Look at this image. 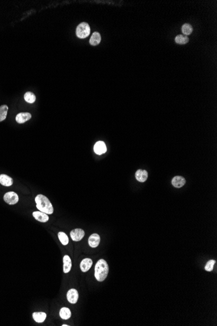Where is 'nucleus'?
Returning <instances> with one entry per match:
<instances>
[{
    "label": "nucleus",
    "mask_w": 217,
    "mask_h": 326,
    "mask_svg": "<svg viewBox=\"0 0 217 326\" xmlns=\"http://www.w3.org/2000/svg\"><path fill=\"white\" fill-rule=\"evenodd\" d=\"M109 273V266L104 259L99 260L95 266L94 276L99 282L103 281L107 278Z\"/></svg>",
    "instance_id": "nucleus-2"
},
{
    "label": "nucleus",
    "mask_w": 217,
    "mask_h": 326,
    "mask_svg": "<svg viewBox=\"0 0 217 326\" xmlns=\"http://www.w3.org/2000/svg\"><path fill=\"white\" fill-rule=\"evenodd\" d=\"M0 184L4 186H11L13 184V180L7 175H0Z\"/></svg>",
    "instance_id": "nucleus-14"
},
{
    "label": "nucleus",
    "mask_w": 217,
    "mask_h": 326,
    "mask_svg": "<svg viewBox=\"0 0 217 326\" xmlns=\"http://www.w3.org/2000/svg\"><path fill=\"white\" fill-rule=\"evenodd\" d=\"M58 237H59V239L60 242H61V243L62 244V245L66 246L67 244L68 243V242H69L68 238L67 236V235L65 232H59L58 233Z\"/></svg>",
    "instance_id": "nucleus-21"
},
{
    "label": "nucleus",
    "mask_w": 217,
    "mask_h": 326,
    "mask_svg": "<svg viewBox=\"0 0 217 326\" xmlns=\"http://www.w3.org/2000/svg\"><path fill=\"white\" fill-rule=\"evenodd\" d=\"M33 215L34 217L35 220L37 221L42 223H46L49 220V217L48 214H45L44 212H42L40 211H37L34 212L33 213Z\"/></svg>",
    "instance_id": "nucleus-10"
},
{
    "label": "nucleus",
    "mask_w": 217,
    "mask_h": 326,
    "mask_svg": "<svg viewBox=\"0 0 217 326\" xmlns=\"http://www.w3.org/2000/svg\"><path fill=\"white\" fill-rule=\"evenodd\" d=\"M67 299L68 301L71 303V304H75L77 303L78 298H79V294L77 290L74 288H71L67 292Z\"/></svg>",
    "instance_id": "nucleus-6"
},
{
    "label": "nucleus",
    "mask_w": 217,
    "mask_h": 326,
    "mask_svg": "<svg viewBox=\"0 0 217 326\" xmlns=\"http://www.w3.org/2000/svg\"><path fill=\"white\" fill-rule=\"evenodd\" d=\"M8 106L7 105H2L0 106V122L4 121L7 115Z\"/></svg>",
    "instance_id": "nucleus-19"
},
{
    "label": "nucleus",
    "mask_w": 217,
    "mask_h": 326,
    "mask_svg": "<svg viewBox=\"0 0 217 326\" xmlns=\"http://www.w3.org/2000/svg\"><path fill=\"white\" fill-rule=\"evenodd\" d=\"M33 318L36 322L42 323L46 318V314L43 312H33Z\"/></svg>",
    "instance_id": "nucleus-16"
},
{
    "label": "nucleus",
    "mask_w": 217,
    "mask_h": 326,
    "mask_svg": "<svg viewBox=\"0 0 217 326\" xmlns=\"http://www.w3.org/2000/svg\"><path fill=\"white\" fill-rule=\"evenodd\" d=\"M148 172L146 170H142V169H139L136 173H135V177L136 179L140 182H144L147 180L148 178Z\"/></svg>",
    "instance_id": "nucleus-12"
},
{
    "label": "nucleus",
    "mask_w": 217,
    "mask_h": 326,
    "mask_svg": "<svg viewBox=\"0 0 217 326\" xmlns=\"http://www.w3.org/2000/svg\"><path fill=\"white\" fill-rule=\"evenodd\" d=\"M93 266V260L90 258H85L81 261L80 264V268L83 272H87Z\"/></svg>",
    "instance_id": "nucleus-11"
},
{
    "label": "nucleus",
    "mask_w": 217,
    "mask_h": 326,
    "mask_svg": "<svg viewBox=\"0 0 217 326\" xmlns=\"http://www.w3.org/2000/svg\"><path fill=\"white\" fill-rule=\"evenodd\" d=\"M182 31L183 33L185 35H191L193 31V28L191 25L189 24H185L182 28Z\"/></svg>",
    "instance_id": "nucleus-23"
},
{
    "label": "nucleus",
    "mask_w": 217,
    "mask_h": 326,
    "mask_svg": "<svg viewBox=\"0 0 217 326\" xmlns=\"http://www.w3.org/2000/svg\"><path fill=\"white\" fill-rule=\"evenodd\" d=\"M216 261L214 260H210L207 262V264L205 266V269L207 271H211L214 268V265L215 264Z\"/></svg>",
    "instance_id": "nucleus-24"
},
{
    "label": "nucleus",
    "mask_w": 217,
    "mask_h": 326,
    "mask_svg": "<svg viewBox=\"0 0 217 326\" xmlns=\"http://www.w3.org/2000/svg\"><path fill=\"white\" fill-rule=\"evenodd\" d=\"M99 242H100V236L98 234H92L88 238L89 246L93 248L97 247L99 246Z\"/></svg>",
    "instance_id": "nucleus-9"
},
{
    "label": "nucleus",
    "mask_w": 217,
    "mask_h": 326,
    "mask_svg": "<svg viewBox=\"0 0 217 326\" xmlns=\"http://www.w3.org/2000/svg\"><path fill=\"white\" fill-rule=\"evenodd\" d=\"M90 28L89 25L86 22L81 23L76 28V35L79 39H85L90 35Z\"/></svg>",
    "instance_id": "nucleus-3"
},
{
    "label": "nucleus",
    "mask_w": 217,
    "mask_h": 326,
    "mask_svg": "<svg viewBox=\"0 0 217 326\" xmlns=\"http://www.w3.org/2000/svg\"><path fill=\"white\" fill-rule=\"evenodd\" d=\"M24 99H25V101L28 103L33 104L36 101V96H35L34 93H33L32 92H29H29H27L24 95Z\"/></svg>",
    "instance_id": "nucleus-20"
},
{
    "label": "nucleus",
    "mask_w": 217,
    "mask_h": 326,
    "mask_svg": "<svg viewBox=\"0 0 217 326\" xmlns=\"http://www.w3.org/2000/svg\"><path fill=\"white\" fill-rule=\"evenodd\" d=\"M85 236V231L81 229H76L72 230L70 232V236L72 240L74 242H79L82 240Z\"/></svg>",
    "instance_id": "nucleus-5"
},
{
    "label": "nucleus",
    "mask_w": 217,
    "mask_h": 326,
    "mask_svg": "<svg viewBox=\"0 0 217 326\" xmlns=\"http://www.w3.org/2000/svg\"><path fill=\"white\" fill-rule=\"evenodd\" d=\"M101 42V35L98 32H94L90 39V44L92 46H96Z\"/></svg>",
    "instance_id": "nucleus-17"
},
{
    "label": "nucleus",
    "mask_w": 217,
    "mask_h": 326,
    "mask_svg": "<svg viewBox=\"0 0 217 326\" xmlns=\"http://www.w3.org/2000/svg\"><path fill=\"white\" fill-rule=\"evenodd\" d=\"M62 326H68V325H66V324H64V325H62Z\"/></svg>",
    "instance_id": "nucleus-25"
},
{
    "label": "nucleus",
    "mask_w": 217,
    "mask_h": 326,
    "mask_svg": "<svg viewBox=\"0 0 217 326\" xmlns=\"http://www.w3.org/2000/svg\"><path fill=\"white\" fill-rule=\"evenodd\" d=\"M35 203L38 210L46 214H52L53 208L49 199L44 195L39 194L35 197Z\"/></svg>",
    "instance_id": "nucleus-1"
},
{
    "label": "nucleus",
    "mask_w": 217,
    "mask_h": 326,
    "mask_svg": "<svg viewBox=\"0 0 217 326\" xmlns=\"http://www.w3.org/2000/svg\"><path fill=\"white\" fill-rule=\"evenodd\" d=\"M71 268V260L69 256L65 255L63 257V271L65 274L68 273Z\"/></svg>",
    "instance_id": "nucleus-15"
},
{
    "label": "nucleus",
    "mask_w": 217,
    "mask_h": 326,
    "mask_svg": "<svg viewBox=\"0 0 217 326\" xmlns=\"http://www.w3.org/2000/svg\"><path fill=\"white\" fill-rule=\"evenodd\" d=\"M31 118V115L29 113L24 112L20 113L18 114L16 117V121L18 123L22 124L25 122L26 121H29Z\"/></svg>",
    "instance_id": "nucleus-8"
},
{
    "label": "nucleus",
    "mask_w": 217,
    "mask_h": 326,
    "mask_svg": "<svg viewBox=\"0 0 217 326\" xmlns=\"http://www.w3.org/2000/svg\"><path fill=\"white\" fill-rule=\"evenodd\" d=\"M3 199L5 202H6L7 204L10 205H13L19 202V197L15 192H10L5 194Z\"/></svg>",
    "instance_id": "nucleus-4"
},
{
    "label": "nucleus",
    "mask_w": 217,
    "mask_h": 326,
    "mask_svg": "<svg viewBox=\"0 0 217 326\" xmlns=\"http://www.w3.org/2000/svg\"><path fill=\"white\" fill-rule=\"evenodd\" d=\"M59 315H60L61 318L62 319H63V320H68L71 317V314L70 310L68 309V308L63 307V308H62V309H61V310H60Z\"/></svg>",
    "instance_id": "nucleus-18"
},
{
    "label": "nucleus",
    "mask_w": 217,
    "mask_h": 326,
    "mask_svg": "<svg viewBox=\"0 0 217 326\" xmlns=\"http://www.w3.org/2000/svg\"><path fill=\"white\" fill-rule=\"evenodd\" d=\"M185 179L183 177L181 176H176L174 178H173L172 180V184L177 188L183 187L185 185Z\"/></svg>",
    "instance_id": "nucleus-13"
},
{
    "label": "nucleus",
    "mask_w": 217,
    "mask_h": 326,
    "mask_svg": "<svg viewBox=\"0 0 217 326\" xmlns=\"http://www.w3.org/2000/svg\"><path fill=\"white\" fill-rule=\"evenodd\" d=\"M94 150L95 153L98 155H101L107 151V147L104 142L98 141L94 147Z\"/></svg>",
    "instance_id": "nucleus-7"
},
{
    "label": "nucleus",
    "mask_w": 217,
    "mask_h": 326,
    "mask_svg": "<svg viewBox=\"0 0 217 326\" xmlns=\"http://www.w3.org/2000/svg\"><path fill=\"white\" fill-rule=\"evenodd\" d=\"M175 41L179 44H185L188 42V38L187 36L179 35L176 37Z\"/></svg>",
    "instance_id": "nucleus-22"
}]
</instances>
